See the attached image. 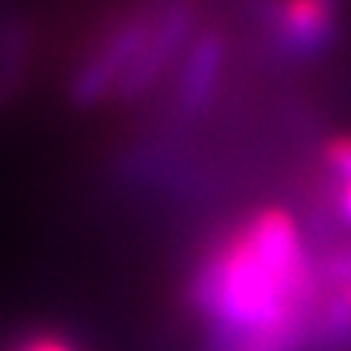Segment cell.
<instances>
[{
  "label": "cell",
  "mask_w": 351,
  "mask_h": 351,
  "mask_svg": "<svg viewBox=\"0 0 351 351\" xmlns=\"http://www.w3.org/2000/svg\"><path fill=\"white\" fill-rule=\"evenodd\" d=\"M196 304L228 351H295L307 339L313 258L290 211L243 219L196 278Z\"/></svg>",
  "instance_id": "obj_1"
},
{
  "label": "cell",
  "mask_w": 351,
  "mask_h": 351,
  "mask_svg": "<svg viewBox=\"0 0 351 351\" xmlns=\"http://www.w3.org/2000/svg\"><path fill=\"white\" fill-rule=\"evenodd\" d=\"M307 339L319 351H351V243L346 240L313 258Z\"/></svg>",
  "instance_id": "obj_2"
},
{
  "label": "cell",
  "mask_w": 351,
  "mask_h": 351,
  "mask_svg": "<svg viewBox=\"0 0 351 351\" xmlns=\"http://www.w3.org/2000/svg\"><path fill=\"white\" fill-rule=\"evenodd\" d=\"M337 27V0H281L276 9V38L290 53L322 50Z\"/></svg>",
  "instance_id": "obj_3"
},
{
  "label": "cell",
  "mask_w": 351,
  "mask_h": 351,
  "mask_svg": "<svg viewBox=\"0 0 351 351\" xmlns=\"http://www.w3.org/2000/svg\"><path fill=\"white\" fill-rule=\"evenodd\" d=\"M219 64H223V44H219L217 36H205L191 53L188 71H184V80L179 88L182 108H202L208 103L219 76Z\"/></svg>",
  "instance_id": "obj_4"
},
{
  "label": "cell",
  "mask_w": 351,
  "mask_h": 351,
  "mask_svg": "<svg viewBox=\"0 0 351 351\" xmlns=\"http://www.w3.org/2000/svg\"><path fill=\"white\" fill-rule=\"evenodd\" d=\"M325 158L334 176V208L339 219L351 228V138H339L334 144H328Z\"/></svg>",
  "instance_id": "obj_5"
},
{
  "label": "cell",
  "mask_w": 351,
  "mask_h": 351,
  "mask_svg": "<svg viewBox=\"0 0 351 351\" xmlns=\"http://www.w3.org/2000/svg\"><path fill=\"white\" fill-rule=\"evenodd\" d=\"M18 351H73V348L59 337H36L27 346H21Z\"/></svg>",
  "instance_id": "obj_6"
}]
</instances>
